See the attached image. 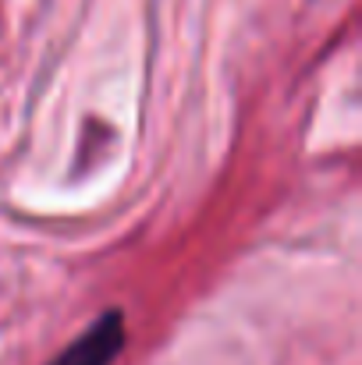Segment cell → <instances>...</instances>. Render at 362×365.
Instances as JSON below:
<instances>
[{
  "label": "cell",
  "mask_w": 362,
  "mask_h": 365,
  "mask_svg": "<svg viewBox=\"0 0 362 365\" xmlns=\"http://www.w3.org/2000/svg\"><path fill=\"white\" fill-rule=\"evenodd\" d=\"M121 348H124V316L118 309H111L50 365H111Z\"/></svg>",
  "instance_id": "obj_1"
}]
</instances>
